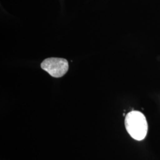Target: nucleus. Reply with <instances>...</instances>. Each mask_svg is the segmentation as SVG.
<instances>
[{
	"label": "nucleus",
	"instance_id": "2",
	"mask_svg": "<svg viewBox=\"0 0 160 160\" xmlns=\"http://www.w3.org/2000/svg\"><path fill=\"white\" fill-rule=\"evenodd\" d=\"M41 68L52 77L60 78L65 74L69 68L67 59L59 58H49L41 63Z\"/></svg>",
	"mask_w": 160,
	"mask_h": 160
},
{
	"label": "nucleus",
	"instance_id": "1",
	"mask_svg": "<svg viewBox=\"0 0 160 160\" xmlns=\"http://www.w3.org/2000/svg\"><path fill=\"white\" fill-rule=\"evenodd\" d=\"M126 131L137 141H142L148 132V123L145 115L141 112L133 110L126 114L125 119Z\"/></svg>",
	"mask_w": 160,
	"mask_h": 160
}]
</instances>
